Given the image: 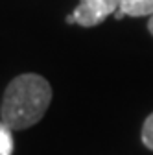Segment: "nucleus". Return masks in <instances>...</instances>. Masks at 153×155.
<instances>
[{"label": "nucleus", "instance_id": "f257e3e1", "mask_svg": "<svg viewBox=\"0 0 153 155\" xmlns=\"http://www.w3.org/2000/svg\"><path fill=\"white\" fill-rule=\"evenodd\" d=\"M52 102V87L39 74H21L8 85L2 100V124L11 131L37 124Z\"/></svg>", "mask_w": 153, "mask_h": 155}, {"label": "nucleus", "instance_id": "f03ea898", "mask_svg": "<svg viewBox=\"0 0 153 155\" xmlns=\"http://www.w3.org/2000/svg\"><path fill=\"white\" fill-rule=\"evenodd\" d=\"M122 0H81L72 11L76 24L83 28H92L102 24L109 15H114L120 9Z\"/></svg>", "mask_w": 153, "mask_h": 155}, {"label": "nucleus", "instance_id": "7ed1b4c3", "mask_svg": "<svg viewBox=\"0 0 153 155\" xmlns=\"http://www.w3.org/2000/svg\"><path fill=\"white\" fill-rule=\"evenodd\" d=\"M124 17H146L153 15V0H122L120 9Z\"/></svg>", "mask_w": 153, "mask_h": 155}, {"label": "nucleus", "instance_id": "20e7f679", "mask_svg": "<svg viewBox=\"0 0 153 155\" xmlns=\"http://www.w3.org/2000/svg\"><path fill=\"white\" fill-rule=\"evenodd\" d=\"M13 153V137L11 129L0 122V155H11Z\"/></svg>", "mask_w": 153, "mask_h": 155}, {"label": "nucleus", "instance_id": "39448f33", "mask_svg": "<svg viewBox=\"0 0 153 155\" xmlns=\"http://www.w3.org/2000/svg\"><path fill=\"white\" fill-rule=\"evenodd\" d=\"M142 142L148 150H153V113L144 120L142 126Z\"/></svg>", "mask_w": 153, "mask_h": 155}, {"label": "nucleus", "instance_id": "423d86ee", "mask_svg": "<svg viewBox=\"0 0 153 155\" xmlns=\"http://www.w3.org/2000/svg\"><path fill=\"white\" fill-rule=\"evenodd\" d=\"M148 30H149V33L153 35V15L149 17V22H148Z\"/></svg>", "mask_w": 153, "mask_h": 155}, {"label": "nucleus", "instance_id": "0eeeda50", "mask_svg": "<svg viewBox=\"0 0 153 155\" xmlns=\"http://www.w3.org/2000/svg\"><path fill=\"white\" fill-rule=\"evenodd\" d=\"M67 22H68V24H76V18H74V15H72V13L67 17Z\"/></svg>", "mask_w": 153, "mask_h": 155}]
</instances>
